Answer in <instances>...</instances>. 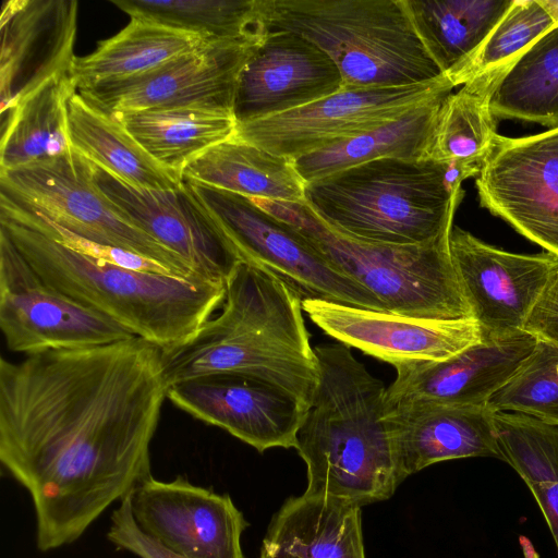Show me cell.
I'll list each match as a JSON object with an SVG mask.
<instances>
[{
	"label": "cell",
	"instance_id": "4fadbf2b",
	"mask_svg": "<svg viewBox=\"0 0 558 558\" xmlns=\"http://www.w3.org/2000/svg\"><path fill=\"white\" fill-rule=\"evenodd\" d=\"M260 41L209 39L147 73L77 90L109 113L202 107L233 112L240 73Z\"/></svg>",
	"mask_w": 558,
	"mask_h": 558
},
{
	"label": "cell",
	"instance_id": "5bb4252c",
	"mask_svg": "<svg viewBox=\"0 0 558 558\" xmlns=\"http://www.w3.org/2000/svg\"><path fill=\"white\" fill-rule=\"evenodd\" d=\"M94 179L121 215L182 257L204 281L225 284L243 262L187 182L172 190L143 189L96 166Z\"/></svg>",
	"mask_w": 558,
	"mask_h": 558
},
{
	"label": "cell",
	"instance_id": "d6986e66",
	"mask_svg": "<svg viewBox=\"0 0 558 558\" xmlns=\"http://www.w3.org/2000/svg\"><path fill=\"white\" fill-rule=\"evenodd\" d=\"M341 90L340 71L322 49L291 32H268L240 73L233 116L238 124H243Z\"/></svg>",
	"mask_w": 558,
	"mask_h": 558
},
{
	"label": "cell",
	"instance_id": "9c48e42d",
	"mask_svg": "<svg viewBox=\"0 0 558 558\" xmlns=\"http://www.w3.org/2000/svg\"><path fill=\"white\" fill-rule=\"evenodd\" d=\"M189 184L242 260L271 272L302 301L320 300L387 312L374 293L335 269L295 228L259 207L251 197Z\"/></svg>",
	"mask_w": 558,
	"mask_h": 558
},
{
	"label": "cell",
	"instance_id": "277c9868",
	"mask_svg": "<svg viewBox=\"0 0 558 558\" xmlns=\"http://www.w3.org/2000/svg\"><path fill=\"white\" fill-rule=\"evenodd\" d=\"M0 229L47 284L163 350L189 341L225 300V284L102 263L1 211Z\"/></svg>",
	"mask_w": 558,
	"mask_h": 558
},
{
	"label": "cell",
	"instance_id": "8992f818",
	"mask_svg": "<svg viewBox=\"0 0 558 558\" xmlns=\"http://www.w3.org/2000/svg\"><path fill=\"white\" fill-rule=\"evenodd\" d=\"M268 32L298 34L337 65L343 89L407 86L441 71L413 25L405 0H258Z\"/></svg>",
	"mask_w": 558,
	"mask_h": 558
},
{
	"label": "cell",
	"instance_id": "4dcf8cb0",
	"mask_svg": "<svg viewBox=\"0 0 558 558\" xmlns=\"http://www.w3.org/2000/svg\"><path fill=\"white\" fill-rule=\"evenodd\" d=\"M502 454L525 482L558 548V424L532 415L493 411Z\"/></svg>",
	"mask_w": 558,
	"mask_h": 558
},
{
	"label": "cell",
	"instance_id": "44dd1931",
	"mask_svg": "<svg viewBox=\"0 0 558 558\" xmlns=\"http://www.w3.org/2000/svg\"><path fill=\"white\" fill-rule=\"evenodd\" d=\"M537 339L523 330L482 338L440 361L397 364L385 409L410 403L484 405L518 371Z\"/></svg>",
	"mask_w": 558,
	"mask_h": 558
},
{
	"label": "cell",
	"instance_id": "8d00e7d4",
	"mask_svg": "<svg viewBox=\"0 0 558 558\" xmlns=\"http://www.w3.org/2000/svg\"><path fill=\"white\" fill-rule=\"evenodd\" d=\"M107 538L117 548L138 558H184L138 526L132 512L131 494L113 510Z\"/></svg>",
	"mask_w": 558,
	"mask_h": 558
},
{
	"label": "cell",
	"instance_id": "7c38bea8",
	"mask_svg": "<svg viewBox=\"0 0 558 558\" xmlns=\"http://www.w3.org/2000/svg\"><path fill=\"white\" fill-rule=\"evenodd\" d=\"M475 186L482 207L558 257V128L498 135Z\"/></svg>",
	"mask_w": 558,
	"mask_h": 558
},
{
	"label": "cell",
	"instance_id": "603a6c76",
	"mask_svg": "<svg viewBox=\"0 0 558 558\" xmlns=\"http://www.w3.org/2000/svg\"><path fill=\"white\" fill-rule=\"evenodd\" d=\"M259 558H365L361 508L301 495L274 515Z\"/></svg>",
	"mask_w": 558,
	"mask_h": 558
},
{
	"label": "cell",
	"instance_id": "836d02e7",
	"mask_svg": "<svg viewBox=\"0 0 558 558\" xmlns=\"http://www.w3.org/2000/svg\"><path fill=\"white\" fill-rule=\"evenodd\" d=\"M131 16L209 39L262 41L268 31L258 0H113Z\"/></svg>",
	"mask_w": 558,
	"mask_h": 558
},
{
	"label": "cell",
	"instance_id": "4316f807",
	"mask_svg": "<svg viewBox=\"0 0 558 558\" xmlns=\"http://www.w3.org/2000/svg\"><path fill=\"white\" fill-rule=\"evenodd\" d=\"M75 92L72 75H59L1 116L0 171L49 161L72 150L66 105Z\"/></svg>",
	"mask_w": 558,
	"mask_h": 558
},
{
	"label": "cell",
	"instance_id": "ffe728a7",
	"mask_svg": "<svg viewBox=\"0 0 558 558\" xmlns=\"http://www.w3.org/2000/svg\"><path fill=\"white\" fill-rule=\"evenodd\" d=\"M75 0H7L1 8L0 112L14 109L47 81L72 75Z\"/></svg>",
	"mask_w": 558,
	"mask_h": 558
},
{
	"label": "cell",
	"instance_id": "f35d334b",
	"mask_svg": "<svg viewBox=\"0 0 558 558\" xmlns=\"http://www.w3.org/2000/svg\"><path fill=\"white\" fill-rule=\"evenodd\" d=\"M542 4L554 16L558 24V0H541Z\"/></svg>",
	"mask_w": 558,
	"mask_h": 558
},
{
	"label": "cell",
	"instance_id": "2e32d148",
	"mask_svg": "<svg viewBox=\"0 0 558 558\" xmlns=\"http://www.w3.org/2000/svg\"><path fill=\"white\" fill-rule=\"evenodd\" d=\"M167 399L193 417L227 430L258 452L294 448L308 407L291 392L242 374H211L168 386Z\"/></svg>",
	"mask_w": 558,
	"mask_h": 558
},
{
	"label": "cell",
	"instance_id": "74e56055",
	"mask_svg": "<svg viewBox=\"0 0 558 558\" xmlns=\"http://www.w3.org/2000/svg\"><path fill=\"white\" fill-rule=\"evenodd\" d=\"M522 330L539 341L558 345V269L531 307Z\"/></svg>",
	"mask_w": 558,
	"mask_h": 558
},
{
	"label": "cell",
	"instance_id": "f1b7e54d",
	"mask_svg": "<svg viewBox=\"0 0 558 558\" xmlns=\"http://www.w3.org/2000/svg\"><path fill=\"white\" fill-rule=\"evenodd\" d=\"M446 97L415 108L372 131L302 156L293 160L294 167L304 182L310 183L380 158L427 159L437 114Z\"/></svg>",
	"mask_w": 558,
	"mask_h": 558
},
{
	"label": "cell",
	"instance_id": "52a82bcc",
	"mask_svg": "<svg viewBox=\"0 0 558 558\" xmlns=\"http://www.w3.org/2000/svg\"><path fill=\"white\" fill-rule=\"evenodd\" d=\"M252 199L295 228L335 269L374 293L387 312L428 319L472 317L450 255L451 230L418 245L369 243L331 228L305 202Z\"/></svg>",
	"mask_w": 558,
	"mask_h": 558
},
{
	"label": "cell",
	"instance_id": "d590c367",
	"mask_svg": "<svg viewBox=\"0 0 558 558\" xmlns=\"http://www.w3.org/2000/svg\"><path fill=\"white\" fill-rule=\"evenodd\" d=\"M486 405L558 424V345L537 340L534 350Z\"/></svg>",
	"mask_w": 558,
	"mask_h": 558
},
{
	"label": "cell",
	"instance_id": "9a60e30c",
	"mask_svg": "<svg viewBox=\"0 0 558 558\" xmlns=\"http://www.w3.org/2000/svg\"><path fill=\"white\" fill-rule=\"evenodd\" d=\"M131 507L145 533L184 558H246L241 538L247 521L227 494L182 475H150L131 493Z\"/></svg>",
	"mask_w": 558,
	"mask_h": 558
},
{
	"label": "cell",
	"instance_id": "8fae6325",
	"mask_svg": "<svg viewBox=\"0 0 558 558\" xmlns=\"http://www.w3.org/2000/svg\"><path fill=\"white\" fill-rule=\"evenodd\" d=\"M0 328L8 350L26 355L135 337L110 317L47 284L2 229Z\"/></svg>",
	"mask_w": 558,
	"mask_h": 558
},
{
	"label": "cell",
	"instance_id": "83f0119b",
	"mask_svg": "<svg viewBox=\"0 0 558 558\" xmlns=\"http://www.w3.org/2000/svg\"><path fill=\"white\" fill-rule=\"evenodd\" d=\"M209 38L158 23L131 19L114 36L100 40L88 56L75 57L72 78L77 90L153 71L202 47Z\"/></svg>",
	"mask_w": 558,
	"mask_h": 558
},
{
	"label": "cell",
	"instance_id": "6da1fadb",
	"mask_svg": "<svg viewBox=\"0 0 558 558\" xmlns=\"http://www.w3.org/2000/svg\"><path fill=\"white\" fill-rule=\"evenodd\" d=\"M168 383L141 337L0 360V462L27 490L36 545H70L150 474Z\"/></svg>",
	"mask_w": 558,
	"mask_h": 558
},
{
	"label": "cell",
	"instance_id": "30bf717a",
	"mask_svg": "<svg viewBox=\"0 0 558 558\" xmlns=\"http://www.w3.org/2000/svg\"><path fill=\"white\" fill-rule=\"evenodd\" d=\"M453 88L442 74L407 86L343 89L294 110L238 124L234 136L295 160L392 122Z\"/></svg>",
	"mask_w": 558,
	"mask_h": 558
},
{
	"label": "cell",
	"instance_id": "d4e9b609",
	"mask_svg": "<svg viewBox=\"0 0 558 558\" xmlns=\"http://www.w3.org/2000/svg\"><path fill=\"white\" fill-rule=\"evenodd\" d=\"M72 149L94 166L143 189L172 190L182 180L159 165L121 120L75 92L66 105Z\"/></svg>",
	"mask_w": 558,
	"mask_h": 558
},
{
	"label": "cell",
	"instance_id": "7402d4cb",
	"mask_svg": "<svg viewBox=\"0 0 558 558\" xmlns=\"http://www.w3.org/2000/svg\"><path fill=\"white\" fill-rule=\"evenodd\" d=\"M385 421L402 482L447 460H502L493 410L486 404L410 403L385 409Z\"/></svg>",
	"mask_w": 558,
	"mask_h": 558
},
{
	"label": "cell",
	"instance_id": "cb8c5ba5",
	"mask_svg": "<svg viewBox=\"0 0 558 558\" xmlns=\"http://www.w3.org/2000/svg\"><path fill=\"white\" fill-rule=\"evenodd\" d=\"M182 180L252 198L305 202L306 183L293 160L235 136L191 161Z\"/></svg>",
	"mask_w": 558,
	"mask_h": 558
},
{
	"label": "cell",
	"instance_id": "f546056e",
	"mask_svg": "<svg viewBox=\"0 0 558 558\" xmlns=\"http://www.w3.org/2000/svg\"><path fill=\"white\" fill-rule=\"evenodd\" d=\"M513 0H405L413 25L442 74L471 57Z\"/></svg>",
	"mask_w": 558,
	"mask_h": 558
},
{
	"label": "cell",
	"instance_id": "ac0fdd59",
	"mask_svg": "<svg viewBox=\"0 0 558 558\" xmlns=\"http://www.w3.org/2000/svg\"><path fill=\"white\" fill-rule=\"evenodd\" d=\"M302 310L340 343L393 366L445 360L482 340L473 317L415 318L320 300L302 301Z\"/></svg>",
	"mask_w": 558,
	"mask_h": 558
},
{
	"label": "cell",
	"instance_id": "ba28073f",
	"mask_svg": "<svg viewBox=\"0 0 558 558\" xmlns=\"http://www.w3.org/2000/svg\"><path fill=\"white\" fill-rule=\"evenodd\" d=\"M0 193L90 241L158 262L178 277L203 280L182 257L118 211L96 185L94 166L73 149L49 161L0 171Z\"/></svg>",
	"mask_w": 558,
	"mask_h": 558
},
{
	"label": "cell",
	"instance_id": "5b68a950",
	"mask_svg": "<svg viewBox=\"0 0 558 558\" xmlns=\"http://www.w3.org/2000/svg\"><path fill=\"white\" fill-rule=\"evenodd\" d=\"M464 195L448 162L380 158L305 185V203L331 228L387 245H418L453 227Z\"/></svg>",
	"mask_w": 558,
	"mask_h": 558
},
{
	"label": "cell",
	"instance_id": "e0dca14e",
	"mask_svg": "<svg viewBox=\"0 0 558 558\" xmlns=\"http://www.w3.org/2000/svg\"><path fill=\"white\" fill-rule=\"evenodd\" d=\"M449 250L482 338L522 330L531 307L558 269V257L548 252L511 253L454 226Z\"/></svg>",
	"mask_w": 558,
	"mask_h": 558
},
{
	"label": "cell",
	"instance_id": "d6a6232c",
	"mask_svg": "<svg viewBox=\"0 0 558 558\" xmlns=\"http://www.w3.org/2000/svg\"><path fill=\"white\" fill-rule=\"evenodd\" d=\"M495 119L558 128V25L539 37L501 78L490 99Z\"/></svg>",
	"mask_w": 558,
	"mask_h": 558
},
{
	"label": "cell",
	"instance_id": "484cf974",
	"mask_svg": "<svg viewBox=\"0 0 558 558\" xmlns=\"http://www.w3.org/2000/svg\"><path fill=\"white\" fill-rule=\"evenodd\" d=\"M113 114L159 165L180 180L191 161L233 137L238 126L233 112L202 107Z\"/></svg>",
	"mask_w": 558,
	"mask_h": 558
},
{
	"label": "cell",
	"instance_id": "1f68e13d",
	"mask_svg": "<svg viewBox=\"0 0 558 558\" xmlns=\"http://www.w3.org/2000/svg\"><path fill=\"white\" fill-rule=\"evenodd\" d=\"M502 73L472 77L440 105L427 159L480 167L497 137L490 99Z\"/></svg>",
	"mask_w": 558,
	"mask_h": 558
},
{
	"label": "cell",
	"instance_id": "e575fe53",
	"mask_svg": "<svg viewBox=\"0 0 558 558\" xmlns=\"http://www.w3.org/2000/svg\"><path fill=\"white\" fill-rule=\"evenodd\" d=\"M557 25L541 0H513L477 50L445 75L457 87L478 75L506 74L530 46Z\"/></svg>",
	"mask_w": 558,
	"mask_h": 558
},
{
	"label": "cell",
	"instance_id": "3957f363",
	"mask_svg": "<svg viewBox=\"0 0 558 558\" xmlns=\"http://www.w3.org/2000/svg\"><path fill=\"white\" fill-rule=\"evenodd\" d=\"M319 380L298 430L308 496L355 507L389 499L402 483L385 421L384 383L342 343L314 348Z\"/></svg>",
	"mask_w": 558,
	"mask_h": 558
},
{
	"label": "cell",
	"instance_id": "7a4b0ae2",
	"mask_svg": "<svg viewBox=\"0 0 558 558\" xmlns=\"http://www.w3.org/2000/svg\"><path fill=\"white\" fill-rule=\"evenodd\" d=\"M225 286L220 313L182 345L163 350L168 386L211 374H242L279 386L310 407L319 369L300 296L246 262Z\"/></svg>",
	"mask_w": 558,
	"mask_h": 558
}]
</instances>
